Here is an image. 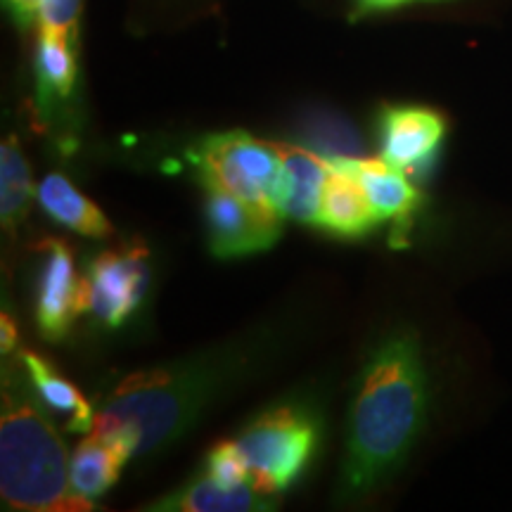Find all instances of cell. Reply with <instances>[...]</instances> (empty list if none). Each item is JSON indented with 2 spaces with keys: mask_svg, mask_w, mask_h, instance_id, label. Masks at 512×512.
Returning a JSON list of instances; mask_svg holds the SVG:
<instances>
[{
  "mask_svg": "<svg viewBox=\"0 0 512 512\" xmlns=\"http://www.w3.org/2000/svg\"><path fill=\"white\" fill-rule=\"evenodd\" d=\"M406 3H418V0H358V12L366 15V12H377V10H394Z\"/></svg>",
  "mask_w": 512,
  "mask_h": 512,
  "instance_id": "23",
  "label": "cell"
},
{
  "mask_svg": "<svg viewBox=\"0 0 512 512\" xmlns=\"http://www.w3.org/2000/svg\"><path fill=\"white\" fill-rule=\"evenodd\" d=\"M36 200L50 219L86 238H112L110 219L62 174H48L36 188Z\"/></svg>",
  "mask_w": 512,
  "mask_h": 512,
  "instance_id": "14",
  "label": "cell"
},
{
  "mask_svg": "<svg viewBox=\"0 0 512 512\" xmlns=\"http://www.w3.org/2000/svg\"><path fill=\"white\" fill-rule=\"evenodd\" d=\"M0 496L5 508L83 512L93 503L72 489L67 446L48 418L27 368L3 370L0 392Z\"/></svg>",
  "mask_w": 512,
  "mask_h": 512,
  "instance_id": "3",
  "label": "cell"
},
{
  "mask_svg": "<svg viewBox=\"0 0 512 512\" xmlns=\"http://www.w3.org/2000/svg\"><path fill=\"white\" fill-rule=\"evenodd\" d=\"M17 337L19 335H17L15 320L10 318L8 311H3V316H0V351H3V356L15 354Z\"/></svg>",
  "mask_w": 512,
  "mask_h": 512,
  "instance_id": "22",
  "label": "cell"
},
{
  "mask_svg": "<svg viewBox=\"0 0 512 512\" xmlns=\"http://www.w3.org/2000/svg\"><path fill=\"white\" fill-rule=\"evenodd\" d=\"M245 368V351L221 349L126 375L100 396L91 434L110 441L128 460L159 451L183 437Z\"/></svg>",
  "mask_w": 512,
  "mask_h": 512,
  "instance_id": "2",
  "label": "cell"
},
{
  "mask_svg": "<svg viewBox=\"0 0 512 512\" xmlns=\"http://www.w3.org/2000/svg\"><path fill=\"white\" fill-rule=\"evenodd\" d=\"M128 463V458L117 446L107 439L91 434L86 441L76 446L72 460H69V479L72 489L86 501L105 496L107 491L117 484L121 467Z\"/></svg>",
  "mask_w": 512,
  "mask_h": 512,
  "instance_id": "16",
  "label": "cell"
},
{
  "mask_svg": "<svg viewBox=\"0 0 512 512\" xmlns=\"http://www.w3.org/2000/svg\"><path fill=\"white\" fill-rule=\"evenodd\" d=\"M38 278L36 320L43 337L62 339L81 313H86V285L76 275L72 249L64 240H46Z\"/></svg>",
  "mask_w": 512,
  "mask_h": 512,
  "instance_id": "8",
  "label": "cell"
},
{
  "mask_svg": "<svg viewBox=\"0 0 512 512\" xmlns=\"http://www.w3.org/2000/svg\"><path fill=\"white\" fill-rule=\"evenodd\" d=\"M204 472L219 484L230 486V489L242 484H252L249 482V470L245 458H242L238 441H221V444L211 448Z\"/></svg>",
  "mask_w": 512,
  "mask_h": 512,
  "instance_id": "19",
  "label": "cell"
},
{
  "mask_svg": "<svg viewBox=\"0 0 512 512\" xmlns=\"http://www.w3.org/2000/svg\"><path fill=\"white\" fill-rule=\"evenodd\" d=\"M204 188V219L211 254L219 259L259 254L271 249L283 233L285 216L254 207L216 183Z\"/></svg>",
  "mask_w": 512,
  "mask_h": 512,
  "instance_id": "7",
  "label": "cell"
},
{
  "mask_svg": "<svg viewBox=\"0 0 512 512\" xmlns=\"http://www.w3.org/2000/svg\"><path fill=\"white\" fill-rule=\"evenodd\" d=\"M427 415V375L413 335L384 339L363 368L349 413L339 496H366L406 460Z\"/></svg>",
  "mask_w": 512,
  "mask_h": 512,
  "instance_id": "1",
  "label": "cell"
},
{
  "mask_svg": "<svg viewBox=\"0 0 512 512\" xmlns=\"http://www.w3.org/2000/svg\"><path fill=\"white\" fill-rule=\"evenodd\" d=\"M200 183H216L254 207L283 216L285 166L273 143L247 131L211 133L197 145Z\"/></svg>",
  "mask_w": 512,
  "mask_h": 512,
  "instance_id": "5",
  "label": "cell"
},
{
  "mask_svg": "<svg viewBox=\"0 0 512 512\" xmlns=\"http://www.w3.org/2000/svg\"><path fill=\"white\" fill-rule=\"evenodd\" d=\"M285 166L283 209L285 219L320 228V202L330 176V159L299 145L273 143Z\"/></svg>",
  "mask_w": 512,
  "mask_h": 512,
  "instance_id": "11",
  "label": "cell"
},
{
  "mask_svg": "<svg viewBox=\"0 0 512 512\" xmlns=\"http://www.w3.org/2000/svg\"><path fill=\"white\" fill-rule=\"evenodd\" d=\"M337 166L347 169L361 183L368 202L373 204L382 221H394L408 226L413 214L422 204L420 190L415 188L406 171L387 164L382 157L377 159H332Z\"/></svg>",
  "mask_w": 512,
  "mask_h": 512,
  "instance_id": "10",
  "label": "cell"
},
{
  "mask_svg": "<svg viewBox=\"0 0 512 512\" xmlns=\"http://www.w3.org/2000/svg\"><path fill=\"white\" fill-rule=\"evenodd\" d=\"M36 192L19 138H3L0 143V219L8 233H17V228L27 219V209Z\"/></svg>",
  "mask_w": 512,
  "mask_h": 512,
  "instance_id": "18",
  "label": "cell"
},
{
  "mask_svg": "<svg viewBox=\"0 0 512 512\" xmlns=\"http://www.w3.org/2000/svg\"><path fill=\"white\" fill-rule=\"evenodd\" d=\"M5 8L19 29H31L41 24V0H5Z\"/></svg>",
  "mask_w": 512,
  "mask_h": 512,
  "instance_id": "21",
  "label": "cell"
},
{
  "mask_svg": "<svg viewBox=\"0 0 512 512\" xmlns=\"http://www.w3.org/2000/svg\"><path fill=\"white\" fill-rule=\"evenodd\" d=\"M76 72V41L57 34V31L41 29L36 50V91L43 110H50L55 98H69L74 91Z\"/></svg>",
  "mask_w": 512,
  "mask_h": 512,
  "instance_id": "17",
  "label": "cell"
},
{
  "mask_svg": "<svg viewBox=\"0 0 512 512\" xmlns=\"http://www.w3.org/2000/svg\"><path fill=\"white\" fill-rule=\"evenodd\" d=\"M83 285L86 311L107 328H119L138 309L150 285L147 249L133 242L98 254L83 275Z\"/></svg>",
  "mask_w": 512,
  "mask_h": 512,
  "instance_id": "6",
  "label": "cell"
},
{
  "mask_svg": "<svg viewBox=\"0 0 512 512\" xmlns=\"http://www.w3.org/2000/svg\"><path fill=\"white\" fill-rule=\"evenodd\" d=\"M19 361L27 368L29 380L34 384L38 396H41L46 406H50V411L62 415L69 432L86 434L93 430L95 408L86 401V396H81L79 389L67 377L60 375V370L53 363L34 354V351H24Z\"/></svg>",
  "mask_w": 512,
  "mask_h": 512,
  "instance_id": "15",
  "label": "cell"
},
{
  "mask_svg": "<svg viewBox=\"0 0 512 512\" xmlns=\"http://www.w3.org/2000/svg\"><path fill=\"white\" fill-rule=\"evenodd\" d=\"M380 223L382 219L368 202L361 183L330 159V176L320 202V228L337 238L358 240Z\"/></svg>",
  "mask_w": 512,
  "mask_h": 512,
  "instance_id": "12",
  "label": "cell"
},
{
  "mask_svg": "<svg viewBox=\"0 0 512 512\" xmlns=\"http://www.w3.org/2000/svg\"><path fill=\"white\" fill-rule=\"evenodd\" d=\"M318 434L316 415L297 403L273 406L256 415L235 439L247 463L249 482L264 494H283L311 463Z\"/></svg>",
  "mask_w": 512,
  "mask_h": 512,
  "instance_id": "4",
  "label": "cell"
},
{
  "mask_svg": "<svg viewBox=\"0 0 512 512\" xmlns=\"http://www.w3.org/2000/svg\"><path fill=\"white\" fill-rule=\"evenodd\" d=\"M444 114L430 107L394 105L380 114L382 159L401 171H413L437 155L446 136Z\"/></svg>",
  "mask_w": 512,
  "mask_h": 512,
  "instance_id": "9",
  "label": "cell"
},
{
  "mask_svg": "<svg viewBox=\"0 0 512 512\" xmlns=\"http://www.w3.org/2000/svg\"><path fill=\"white\" fill-rule=\"evenodd\" d=\"M278 505V496L264 494L254 484H242L230 489L211 479L207 472L192 479L183 489L174 494L159 498L155 505H147L145 510L159 512H254L273 510Z\"/></svg>",
  "mask_w": 512,
  "mask_h": 512,
  "instance_id": "13",
  "label": "cell"
},
{
  "mask_svg": "<svg viewBox=\"0 0 512 512\" xmlns=\"http://www.w3.org/2000/svg\"><path fill=\"white\" fill-rule=\"evenodd\" d=\"M81 0H41V24L38 29L57 31L74 38L79 34Z\"/></svg>",
  "mask_w": 512,
  "mask_h": 512,
  "instance_id": "20",
  "label": "cell"
}]
</instances>
